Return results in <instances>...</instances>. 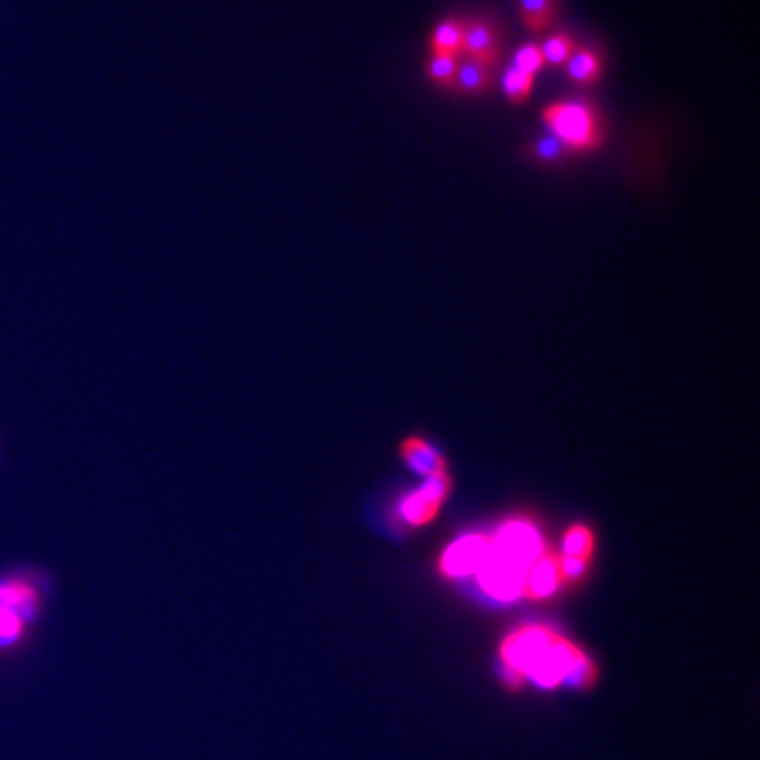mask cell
<instances>
[{
	"mask_svg": "<svg viewBox=\"0 0 760 760\" xmlns=\"http://www.w3.org/2000/svg\"><path fill=\"white\" fill-rule=\"evenodd\" d=\"M399 513H402L406 522L421 526V524H427L435 516L437 507L429 505L418 492H412L410 497H406L402 505H399Z\"/></svg>",
	"mask_w": 760,
	"mask_h": 760,
	"instance_id": "obj_12",
	"label": "cell"
},
{
	"mask_svg": "<svg viewBox=\"0 0 760 760\" xmlns=\"http://www.w3.org/2000/svg\"><path fill=\"white\" fill-rule=\"evenodd\" d=\"M402 456L410 469L425 475V478H431V475L446 471L444 456L431 444L418 440V437H410V440L402 444Z\"/></svg>",
	"mask_w": 760,
	"mask_h": 760,
	"instance_id": "obj_6",
	"label": "cell"
},
{
	"mask_svg": "<svg viewBox=\"0 0 760 760\" xmlns=\"http://www.w3.org/2000/svg\"><path fill=\"white\" fill-rule=\"evenodd\" d=\"M594 547V537L585 526H573L564 537V554L570 558H585Z\"/></svg>",
	"mask_w": 760,
	"mask_h": 760,
	"instance_id": "obj_14",
	"label": "cell"
},
{
	"mask_svg": "<svg viewBox=\"0 0 760 760\" xmlns=\"http://www.w3.org/2000/svg\"><path fill=\"white\" fill-rule=\"evenodd\" d=\"M541 51H543L545 62L558 66V64L568 62V57L575 53V43H573V38H570L568 34L558 32L556 36L549 38V41L541 47Z\"/></svg>",
	"mask_w": 760,
	"mask_h": 760,
	"instance_id": "obj_15",
	"label": "cell"
},
{
	"mask_svg": "<svg viewBox=\"0 0 760 760\" xmlns=\"http://www.w3.org/2000/svg\"><path fill=\"white\" fill-rule=\"evenodd\" d=\"M416 492L421 494V497H423L429 505H433V507L440 509V505L444 503V499L448 497V492H450V478H448V473L444 471V473L431 475V478H427L425 484H423L421 488H418Z\"/></svg>",
	"mask_w": 760,
	"mask_h": 760,
	"instance_id": "obj_16",
	"label": "cell"
},
{
	"mask_svg": "<svg viewBox=\"0 0 760 760\" xmlns=\"http://www.w3.org/2000/svg\"><path fill=\"white\" fill-rule=\"evenodd\" d=\"M490 83H492V66H486L482 62L467 60L459 64V70H456L454 85L465 93H482L490 87Z\"/></svg>",
	"mask_w": 760,
	"mask_h": 760,
	"instance_id": "obj_11",
	"label": "cell"
},
{
	"mask_svg": "<svg viewBox=\"0 0 760 760\" xmlns=\"http://www.w3.org/2000/svg\"><path fill=\"white\" fill-rule=\"evenodd\" d=\"M545 66V57L539 45H524L516 51V57H513V68H518L530 76H535Z\"/></svg>",
	"mask_w": 760,
	"mask_h": 760,
	"instance_id": "obj_18",
	"label": "cell"
},
{
	"mask_svg": "<svg viewBox=\"0 0 760 760\" xmlns=\"http://www.w3.org/2000/svg\"><path fill=\"white\" fill-rule=\"evenodd\" d=\"M503 89H505L507 98L511 102L520 104V102H524L528 98L530 91H532V76L511 66L505 72V76H503Z\"/></svg>",
	"mask_w": 760,
	"mask_h": 760,
	"instance_id": "obj_13",
	"label": "cell"
},
{
	"mask_svg": "<svg viewBox=\"0 0 760 760\" xmlns=\"http://www.w3.org/2000/svg\"><path fill=\"white\" fill-rule=\"evenodd\" d=\"M524 26L530 32H545L558 15V0H518Z\"/></svg>",
	"mask_w": 760,
	"mask_h": 760,
	"instance_id": "obj_9",
	"label": "cell"
},
{
	"mask_svg": "<svg viewBox=\"0 0 760 760\" xmlns=\"http://www.w3.org/2000/svg\"><path fill=\"white\" fill-rule=\"evenodd\" d=\"M585 558H570V556H564L562 560H560V575H564V577H568V579H577L581 573H583V568H585Z\"/></svg>",
	"mask_w": 760,
	"mask_h": 760,
	"instance_id": "obj_20",
	"label": "cell"
},
{
	"mask_svg": "<svg viewBox=\"0 0 760 760\" xmlns=\"http://www.w3.org/2000/svg\"><path fill=\"white\" fill-rule=\"evenodd\" d=\"M488 551H490V539L478 537V535L465 537L461 541H456L446 551L442 568L448 575H454V577L478 573L488 558Z\"/></svg>",
	"mask_w": 760,
	"mask_h": 760,
	"instance_id": "obj_4",
	"label": "cell"
},
{
	"mask_svg": "<svg viewBox=\"0 0 760 760\" xmlns=\"http://www.w3.org/2000/svg\"><path fill=\"white\" fill-rule=\"evenodd\" d=\"M570 81L579 85H592L598 81L602 64L600 57L592 49H575V53L568 57L566 64Z\"/></svg>",
	"mask_w": 760,
	"mask_h": 760,
	"instance_id": "obj_10",
	"label": "cell"
},
{
	"mask_svg": "<svg viewBox=\"0 0 760 760\" xmlns=\"http://www.w3.org/2000/svg\"><path fill=\"white\" fill-rule=\"evenodd\" d=\"M456 70H459V62H456V57L433 55V60L429 62V76L437 85H444V87L454 85Z\"/></svg>",
	"mask_w": 760,
	"mask_h": 760,
	"instance_id": "obj_17",
	"label": "cell"
},
{
	"mask_svg": "<svg viewBox=\"0 0 760 760\" xmlns=\"http://www.w3.org/2000/svg\"><path fill=\"white\" fill-rule=\"evenodd\" d=\"M539 532L526 522H509L490 541L488 558L478 570L480 585L499 600H513L524 592L530 566L541 558Z\"/></svg>",
	"mask_w": 760,
	"mask_h": 760,
	"instance_id": "obj_1",
	"label": "cell"
},
{
	"mask_svg": "<svg viewBox=\"0 0 760 760\" xmlns=\"http://www.w3.org/2000/svg\"><path fill=\"white\" fill-rule=\"evenodd\" d=\"M558 581H560V560L554 556H541L528 570L526 581H524V592L535 598H545L558 587Z\"/></svg>",
	"mask_w": 760,
	"mask_h": 760,
	"instance_id": "obj_7",
	"label": "cell"
},
{
	"mask_svg": "<svg viewBox=\"0 0 760 760\" xmlns=\"http://www.w3.org/2000/svg\"><path fill=\"white\" fill-rule=\"evenodd\" d=\"M551 136L568 148L589 150L600 144V123L596 110L583 102H558L543 110Z\"/></svg>",
	"mask_w": 760,
	"mask_h": 760,
	"instance_id": "obj_3",
	"label": "cell"
},
{
	"mask_svg": "<svg viewBox=\"0 0 760 760\" xmlns=\"http://www.w3.org/2000/svg\"><path fill=\"white\" fill-rule=\"evenodd\" d=\"M465 26L467 24L463 22V19H456V17L444 19V22L433 30V36H431L433 55L459 57L463 53Z\"/></svg>",
	"mask_w": 760,
	"mask_h": 760,
	"instance_id": "obj_8",
	"label": "cell"
},
{
	"mask_svg": "<svg viewBox=\"0 0 760 760\" xmlns=\"http://www.w3.org/2000/svg\"><path fill=\"white\" fill-rule=\"evenodd\" d=\"M463 53L469 55V60L482 62L486 66H494L501 55V38L497 28L486 19H475V22L465 26L463 36Z\"/></svg>",
	"mask_w": 760,
	"mask_h": 760,
	"instance_id": "obj_5",
	"label": "cell"
},
{
	"mask_svg": "<svg viewBox=\"0 0 760 760\" xmlns=\"http://www.w3.org/2000/svg\"><path fill=\"white\" fill-rule=\"evenodd\" d=\"M564 152V144L560 140H556L554 136H547L543 138L539 144H537V155L545 161H556L562 157Z\"/></svg>",
	"mask_w": 760,
	"mask_h": 760,
	"instance_id": "obj_19",
	"label": "cell"
},
{
	"mask_svg": "<svg viewBox=\"0 0 760 760\" xmlns=\"http://www.w3.org/2000/svg\"><path fill=\"white\" fill-rule=\"evenodd\" d=\"M49 581L32 568L0 573V653L22 646L41 619Z\"/></svg>",
	"mask_w": 760,
	"mask_h": 760,
	"instance_id": "obj_2",
	"label": "cell"
}]
</instances>
